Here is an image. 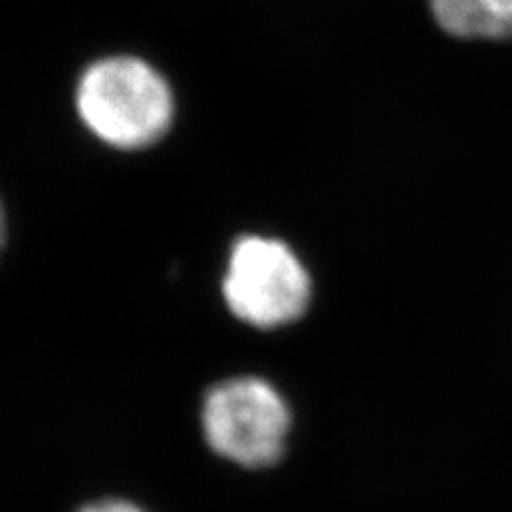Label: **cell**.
<instances>
[{"label": "cell", "mask_w": 512, "mask_h": 512, "mask_svg": "<svg viewBox=\"0 0 512 512\" xmlns=\"http://www.w3.org/2000/svg\"><path fill=\"white\" fill-rule=\"evenodd\" d=\"M75 107L88 131L118 150L152 146L173 120V94L165 77L133 56L90 64L77 82Z\"/></svg>", "instance_id": "6da1fadb"}, {"label": "cell", "mask_w": 512, "mask_h": 512, "mask_svg": "<svg viewBox=\"0 0 512 512\" xmlns=\"http://www.w3.org/2000/svg\"><path fill=\"white\" fill-rule=\"evenodd\" d=\"M222 293L239 320L274 329L308 310L312 284L306 267L286 244L250 235L237 239L229 254Z\"/></svg>", "instance_id": "7a4b0ae2"}, {"label": "cell", "mask_w": 512, "mask_h": 512, "mask_svg": "<svg viewBox=\"0 0 512 512\" xmlns=\"http://www.w3.org/2000/svg\"><path fill=\"white\" fill-rule=\"evenodd\" d=\"M203 429L218 455L246 468H265L284 453L291 412L269 382L233 378L207 393Z\"/></svg>", "instance_id": "3957f363"}, {"label": "cell", "mask_w": 512, "mask_h": 512, "mask_svg": "<svg viewBox=\"0 0 512 512\" xmlns=\"http://www.w3.org/2000/svg\"><path fill=\"white\" fill-rule=\"evenodd\" d=\"M438 26L459 39H512V0H429Z\"/></svg>", "instance_id": "277c9868"}, {"label": "cell", "mask_w": 512, "mask_h": 512, "mask_svg": "<svg viewBox=\"0 0 512 512\" xmlns=\"http://www.w3.org/2000/svg\"><path fill=\"white\" fill-rule=\"evenodd\" d=\"M79 512H143V510H141V508H137L135 504L118 502V500H109V502H96V504H90V506L82 508Z\"/></svg>", "instance_id": "5b68a950"}, {"label": "cell", "mask_w": 512, "mask_h": 512, "mask_svg": "<svg viewBox=\"0 0 512 512\" xmlns=\"http://www.w3.org/2000/svg\"><path fill=\"white\" fill-rule=\"evenodd\" d=\"M5 237H7V222H5V214H3V205H0V250L5 246Z\"/></svg>", "instance_id": "8992f818"}]
</instances>
